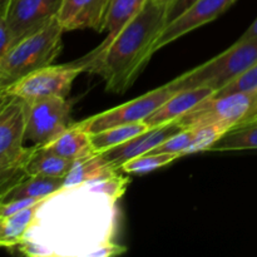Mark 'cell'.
Here are the masks:
<instances>
[{
  "mask_svg": "<svg viewBox=\"0 0 257 257\" xmlns=\"http://www.w3.org/2000/svg\"><path fill=\"white\" fill-rule=\"evenodd\" d=\"M73 161L50 152L42 146H34L27 160L24 170L27 176H42L50 178H65L73 167Z\"/></svg>",
  "mask_w": 257,
  "mask_h": 257,
  "instance_id": "ac0fdd59",
  "label": "cell"
},
{
  "mask_svg": "<svg viewBox=\"0 0 257 257\" xmlns=\"http://www.w3.org/2000/svg\"><path fill=\"white\" fill-rule=\"evenodd\" d=\"M257 88V63L253 64L250 69L243 72L242 74L238 75L236 79L228 83L223 88L218 89L217 92L213 93V95H227L231 93L243 92V90H251Z\"/></svg>",
  "mask_w": 257,
  "mask_h": 257,
  "instance_id": "484cf974",
  "label": "cell"
},
{
  "mask_svg": "<svg viewBox=\"0 0 257 257\" xmlns=\"http://www.w3.org/2000/svg\"><path fill=\"white\" fill-rule=\"evenodd\" d=\"M183 128L177 122H170L158 127H151L141 135L131 138L127 142L104 151L100 155L115 168L120 171V166L132 158L152 152L156 147L167 141L172 136L177 135Z\"/></svg>",
  "mask_w": 257,
  "mask_h": 257,
  "instance_id": "8fae6325",
  "label": "cell"
},
{
  "mask_svg": "<svg viewBox=\"0 0 257 257\" xmlns=\"http://www.w3.org/2000/svg\"><path fill=\"white\" fill-rule=\"evenodd\" d=\"M118 168L108 162L100 153H94L82 160L74 161L72 170L64 178L65 190L70 187L108 180L118 175Z\"/></svg>",
  "mask_w": 257,
  "mask_h": 257,
  "instance_id": "9a60e30c",
  "label": "cell"
},
{
  "mask_svg": "<svg viewBox=\"0 0 257 257\" xmlns=\"http://www.w3.org/2000/svg\"><path fill=\"white\" fill-rule=\"evenodd\" d=\"M29 156L15 161H0V196L27 177L24 166Z\"/></svg>",
  "mask_w": 257,
  "mask_h": 257,
  "instance_id": "cb8c5ba5",
  "label": "cell"
},
{
  "mask_svg": "<svg viewBox=\"0 0 257 257\" xmlns=\"http://www.w3.org/2000/svg\"><path fill=\"white\" fill-rule=\"evenodd\" d=\"M175 93L177 92L168 84L162 85V87L156 88L136 99L124 103V104L104 110L99 114L92 115V117L82 120L80 124L85 128L87 132L94 135V133L114 127V125L143 122Z\"/></svg>",
  "mask_w": 257,
  "mask_h": 257,
  "instance_id": "52a82bcc",
  "label": "cell"
},
{
  "mask_svg": "<svg viewBox=\"0 0 257 257\" xmlns=\"http://www.w3.org/2000/svg\"><path fill=\"white\" fill-rule=\"evenodd\" d=\"M145 122L130 123V124L114 125L104 131L92 135V146L95 153H102L104 151L127 142L131 138L141 135L148 130Z\"/></svg>",
  "mask_w": 257,
  "mask_h": 257,
  "instance_id": "44dd1931",
  "label": "cell"
},
{
  "mask_svg": "<svg viewBox=\"0 0 257 257\" xmlns=\"http://www.w3.org/2000/svg\"><path fill=\"white\" fill-rule=\"evenodd\" d=\"M257 37V18L253 20L252 24L248 27V29L246 30L245 33L242 34V37L240 38V40H246V39H251V38H256Z\"/></svg>",
  "mask_w": 257,
  "mask_h": 257,
  "instance_id": "f1b7e54d",
  "label": "cell"
},
{
  "mask_svg": "<svg viewBox=\"0 0 257 257\" xmlns=\"http://www.w3.org/2000/svg\"><path fill=\"white\" fill-rule=\"evenodd\" d=\"M167 7L150 2L107 44H99L75 63L104 80L107 90L122 94L132 87L155 54V44L167 25Z\"/></svg>",
  "mask_w": 257,
  "mask_h": 257,
  "instance_id": "6da1fadb",
  "label": "cell"
},
{
  "mask_svg": "<svg viewBox=\"0 0 257 257\" xmlns=\"http://www.w3.org/2000/svg\"><path fill=\"white\" fill-rule=\"evenodd\" d=\"M236 0H200L180 18L166 25L155 44V50H160L170 43L187 33L217 19Z\"/></svg>",
  "mask_w": 257,
  "mask_h": 257,
  "instance_id": "30bf717a",
  "label": "cell"
},
{
  "mask_svg": "<svg viewBox=\"0 0 257 257\" xmlns=\"http://www.w3.org/2000/svg\"><path fill=\"white\" fill-rule=\"evenodd\" d=\"M193 136H195V133H193L192 128H186V130H182L181 132H178L177 135L172 136V137L168 138L167 141L161 143V145L158 146V147H156L152 152L172 153V155H177L180 156V157L190 155L191 146H192L193 142Z\"/></svg>",
  "mask_w": 257,
  "mask_h": 257,
  "instance_id": "d4e9b609",
  "label": "cell"
},
{
  "mask_svg": "<svg viewBox=\"0 0 257 257\" xmlns=\"http://www.w3.org/2000/svg\"><path fill=\"white\" fill-rule=\"evenodd\" d=\"M257 150V118L228 130L210 151Z\"/></svg>",
  "mask_w": 257,
  "mask_h": 257,
  "instance_id": "ffe728a7",
  "label": "cell"
},
{
  "mask_svg": "<svg viewBox=\"0 0 257 257\" xmlns=\"http://www.w3.org/2000/svg\"><path fill=\"white\" fill-rule=\"evenodd\" d=\"M215 90L208 87L190 88V89L178 90L177 93L168 98L160 108L155 110L147 119L143 122L148 127H158L166 123L175 122L190 112L198 103L212 95Z\"/></svg>",
  "mask_w": 257,
  "mask_h": 257,
  "instance_id": "4fadbf2b",
  "label": "cell"
},
{
  "mask_svg": "<svg viewBox=\"0 0 257 257\" xmlns=\"http://www.w3.org/2000/svg\"><path fill=\"white\" fill-rule=\"evenodd\" d=\"M65 190L64 178H50L42 176H27L20 182L13 186L9 191L0 196V202L24 200V198H37V200H49L55 193Z\"/></svg>",
  "mask_w": 257,
  "mask_h": 257,
  "instance_id": "e0dca14e",
  "label": "cell"
},
{
  "mask_svg": "<svg viewBox=\"0 0 257 257\" xmlns=\"http://www.w3.org/2000/svg\"><path fill=\"white\" fill-rule=\"evenodd\" d=\"M197 2H200V0H172L171 4L167 7V13H166L167 24L180 18L183 13L187 12Z\"/></svg>",
  "mask_w": 257,
  "mask_h": 257,
  "instance_id": "83f0119b",
  "label": "cell"
},
{
  "mask_svg": "<svg viewBox=\"0 0 257 257\" xmlns=\"http://www.w3.org/2000/svg\"><path fill=\"white\" fill-rule=\"evenodd\" d=\"M7 3L0 7V58L7 54L10 48H12V34H10L7 19H5Z\"/></svg>",
  "mask_w": 257,
  "mask_h": 257,
  "instance_id": "4316f807",
  "label": "cell"
},
{
  "mask_svg": "<svg viewBox=\"0 0 257 257\" xmlns=\"http://www.w3.org/2000/svg\"><path fill=\"white\" fill-rule=\"evenodd\" d=\"M257 117V88L227 95H210L176 122L186 130L220 124L231 130Z\"/></svg>",
  "mask_w": 257,
  "mask_h": 257,
  "instance_id": "277c9868",
  "label": "cell"
},
{
  "mask_svg": "<svg viewBox=\"0 0 257 257\" xmlns=\"http://www.w3.org/2000/svg\"><path fill=\"white\" fill-rule=\"evenodd\" d=\"M25 102L13 97L0 112V161L28 157L33 147H25Z\"/></svg>",
  "mask_w": 257,
  "mask_h": 257,
  "instance_id": "9c48e42d",
  "label": "cell"
},
{
  "mask_svg": "<svg viewBox=\"0 0 257 257\" xmlns=\"http://www.w3.org/2000/svg\"><path fill=\"white\" fill-rule=\"evenodd\" d=\"M7 2L8 0H0V7H2V5H4Z\"/></svg>",
  "mask_w": 257,
  "mask_h": 257,
  "instance_id": "1f68e13d",
  "label": "cell"
},
{
  "mask_svg": "<svg viewBox=\"0 0 257 257\" xmlns=\"http://www.w3.org/2000/svg\"><path fill=\"white\" fill-rule=\"evenodd\" d=\"M110 0H62L57 19L64 32L94 29L100 33Z\"/></svg>",
  "mask_w": 257,
  "mask_h": 257,
  "instance_id": "7c38bea8",
  "label": "cell"
},
{
  "mask_svg": "<svg viewBox=\"0 0 257 257\" xmlns=\"http://www.w3.org/2000/svg\"><path fill=\"white\" fill-rule=\"evenodd\" d=\"M42 147L73 162L95 153L92 146V135L85 131L80 122L72 123L54 140Z\"/></svg>",
  "mask_w": 257,
  "mask_h": 257,
  "instance_id": "5bb4252c",
  "label": "cell"
},
{
  "mask_svg": "<svg viewBox=\"0 0 257 257\" xmlns=\"http://www.w3.org/2000/svg\"><path fill=\"white\" fill-rule=\"evenodd\" d=\"M257 63V37L238 39L217 57L168 83L176 92L190 88L208 87L217 92Z\"/></svg>",
  "mask_w": 257,
  "mask_h": 257,
  "instance_id": "3957f363",
  "label": "cell"
},
{
  "mask_svg": "<svg viewBox=\"0 0 257 257\" xmlns=\"http://www.w3.org/2000/svg\"><path fill=\"white\" fill-rule=\"evenodd\" d=\"M12 98L13 97H10V95L7 93V89L0 88V109H2L5 104H8V102H9Z\"/></svg>",
  "mask_w": 257,
  "mask_h": 257,
  "instance_id": "f546056e",
  "label": "cell"
},
{
  "mask_svg": "<svg viewBox=\"0 0 257 257\" xmlns=\"http://www.w3.org/2000/svg\"><path fill=\"white\" fill-rule=\"evenodd\" d=\"M150 0H110L105 13L100 33L107 32V37L100 44L109 43Z\"/></svg>",
  "mask_w": 257,
  "mask_h": 257,
  "instance_id": "d6986e66",
  "label": "cell"
},
{
  "mask_svg": "<svg viewBox=\"0 0 257 257\" xmlns=\"http://www.w3.org/2000/svg\"><path fill=\"white\" fill-rule=\"evenodd\" d=\"M83 72V68L75 62L62 65H45L13 83L7 88V93L10 97L23 100L49 97L67 98L73 82Z\"/></svg>",
  "mask_w": 257,
  "mask_h": 257,
  "instance_id": "5b68a950",
  "label": "cell"
},
{
  "mask_svg": "<svg viewBox=\"0 0 257 257\" xmlns=\"http://www.w3.org/2000/svg\"><path fill=\"white\" fill-rule=\"evenodd\" d=\"M152 2L157 3V4H161V5H166V7H168V5L171 4V2H172V0H152Z\"/></svg>",
  "mask_w": 257,
  "mask_h": 257,
  "instance_id": "4dcf8cb0",
  "label": "cell"
},
{
  "mask_svg": "<svg viewBox=\"0 0 257 257\" xmlns=\"http://www.w3.org/2000/svg\"><path fill=\"white\" fill-rule=\"evenodd\" d=\"M25 102V140L44 146L72 124L67 98L49 97Z\"/></svg>",
  "mask_w": 257,
  "mask_h": 257,
  "instance_id": "8992f818",
  "label": "cell"
},
{
  "mask_svg": "<svg viewBox=\"0 0 257 257\" xmlns=\"http://www.w3.org/2000/svg\"><path fill=\"white\" fill-rule=\"evenodd\" d=\"M60 4L62 0H8L5 19L12 34V48L54 20Z\"/></svg>",
  "mask_w": 257,
  "mask_h": 257,
  "instance_id": "ba28073f",
  "label": "cell"
},
{
  "mask_svg": "<svg viewBox=\"0 0 257 257\" xmlns=\"http://www.w3.org/2000/svg\"><path fill=\"white\" fill-rule=\"evenodd\" d=\"M44 202L35 203L12 215L0 216V247H14L25 241L29 231L37 225L38 213Z\"/></svg>",
  "mask_w": 257,
  "mask_h": 257,
  "instance_id": "2e32d148",
  "label": "cell"
},
{
  "mask_svg": "<svg viewBox=\"0 0 257 257\" xmlns=\"http://www.w3.org/2000/svg\"><path fill=\"white\" fill-rule=\"evenodd\" d=\"M8 103H9V102H8ZM5 105H7V104H5ZM5 105H4V107H5ZM4 107H3V108H4ZM3 108H2V109H3ZM2 109H0V112H2Z\"/></svg>",
  "mask_w": 257,
  "mask_h": 257,
  "instance_id": "d6a6232c",
  "label": "cell"
},
{
  "mask_svg": "<svg viewBox=\"0 0 257 257\" xmlns=\"http://www.w3.org/2000/svg\"><path fill=\"white\" fill-rule=\"evenodd\" d=\"M192 130L195 136H193L190 155L202 152V151H210L211 147L216 143V141L220 140L228 131L227 128L220 124L200 125V127H195Z\"/></svg>",
  "mask_w": 257,
  "mask_h": 257,
  "instance_id": "603a6c76",
  "label": "cell"
},
{
  "mask_svg": "<svg viewBox=\"0 0 257 257\" xmlns=\"http://www.w3.org/2000/svg\"><path fill=\"white\" fill-rule=\"evenodd\" d=\"M177 158H180V156L172 153L150 152L124 162L120 166V171L128 175H145L170 165Z\"/></svg>",
  "mask_w": 257,
  "mask_h": 257,
  "instance_id": "7402d4cb",
  "label": "cell"
},
{
  "mask_svg": "<svg viewBox=\"0 0 257 257\" xmlns=\"http://www.w3.org/2000/svg\"><path fill=\"white\" fill-rule=\"evenodd\" d=\"M63 33L64 30L55 18L43 29L10 48L0 58V88L7 89L33 70L52 64L62 49Z\"/></svg>",
  "mask_w": 257,
  "mask_h": 257,
  "instance_id": "7a4b0ae2",
  "label": "cell"
},
{
  "mask_svg": "<svg viewBox=\"0 0 257 257\" xmlns=\"http://www.w3.org/2000/svg\"><path fill=\"white\" fill-rule=\"evenodd\" d=\"M256 118H257V117H256Z\"/></svg>",
  "mask_w": 257,
  "mask_h": 257,
  "instance_id": "836d02e7",
  "label": "cell"
}]
</instances>
